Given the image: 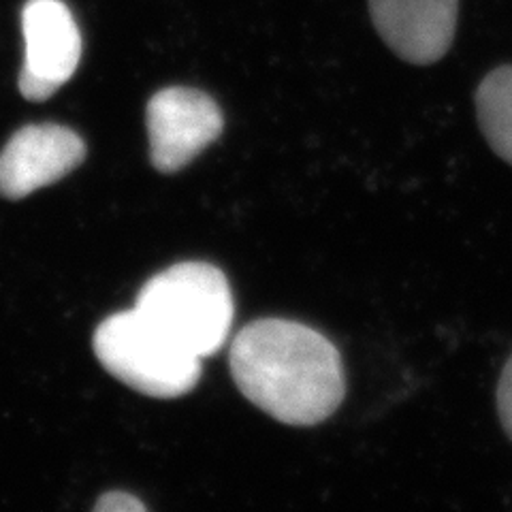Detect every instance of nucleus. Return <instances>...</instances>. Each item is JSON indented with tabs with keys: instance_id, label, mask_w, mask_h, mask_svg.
<instances>
[{
	"instance_id": "3",
	"label": "nucleus",
	"mask_w": 512,
	"mask_h": 512,
	"mask_svg": "<svg viewBox=\"0 0 512 512\" xmlns=\"http://www.w3.org/2000/svg\"><path fill=\"white\" fill-rule=\"evenodd\" d=\"M92 346L111 376L148 397H182L201 378L203 359L171 342L135 308L105 318Z\"/></svg>"
},
{
	"instance_id": "1",
	"label": "nucleus",
	"mask_w": 512,
	"mask_h": 512,
	"mask_svg": "<svg viewBox=\"0 0 512 512\" xmlns=\"http://www.w3.org/2000/svg\"><path fill=\"white\" fill-rule=\"evenodd\" d=\"M229 363L244 397L286 425L323 423L346 393L338 348L295 320L261 318L246 325L231 344Z\"/></svg>"
},
{
	"instance_id": "7",
	"label": "nucleus",
	"mask_w": 512,
	"mask_h": 512,
	"mask_svg": "<svg viewBox=\"0 0 512 512\" xmlns=\"http://www.w3.org/2000/svg\"><path fill=\"white\" fill-rule=\"evenodd\" d=\"M382 41L406 62L434 64L451 50L459 0H370Z\"/></svg>"
},
{
	"instance_id": "8",
	"label": "nucleus",
	"mask_w": 512,
	"mask_h": 512,
	"mask_svg": "<svg viewBox=\"0 0 512 512\" xmlns=\"http://www.w3.org/2000/svg\"><path fill=\"white\" fill-rule=\"evenodd\" d=\"M476 114L491 150L512 165V67L495 69L480 82Z\"/></svg>"
},
{
	"instance_id": "5",
	"label": "nucleus",
	"mask_w": 512,
	"mask_h": 512,
	"mask_svg": "<svg viewBox=\"0 0 512 512\" xmlns=\"http://www.w3.org/2000/svg\"><path fill=\"white\" fill-rule=\"evenodd\" d=\"M150 160L160 173H175L214 143L224 118L210 94L173 86L156 92L146 111Z\"/></svg>"
},
{
	"instance_id": "6",
	"label": "nucleus",
	"mask_w": 512,
	"mask_h": 512,
	"mask_svg": "<svg viewBox=\"0 0 512 512\" xmlns=\"http://www.w3.org/2000/svg\"><path fill=\"white\" fill-rule=\"evenodd\" d=\"M86 143L60 124H30L0 152V197L24 199L84 163Z\"/></svg>"
},
{
	"instance_id": "10",
	"label": "nucleus",
	"mask_w": 512,
	"mask_h": 512,
	"mask_svg": "<svg viewBox=\"0 0 512 512\" xmlns=\"http://www.w3.org/2000/svg\"><path fill=\"white\" fill-rule=\"evenodd\" d=\"M94 510L96 512H128V510L143 512L146 506H143V502H139L131 493L114 491V493H105L103 498L94 504Z\"/></svg>"
},
{
	"instance_id": "9",
	"label": "nucleus",
	"mask_w": 512,
	"mask_h": 512,
	"mask_svg": "<svg viewBox=\"0 0 512 512\" xmlns=\"http://www.w3.org/2000/svg\"><path fill=\"white\" fill-rule=\"evenodd\" d=\"M498 412L504 431L512 440V355L504 367L500 384H498Z\"/></svg>"
},
{
	"instance_id": "4",
	"label": "nucleus",
	"mask_w": 512,
	"mask_h": 512,
	"mask_svg": "<svg viewBox=\"0 0 512 512\" xmlns=\"http://www.w3.org/2000/svg\"><path fill=\"white\" fill-rule=\"evenodd\" d=\"M26 43L20 92L28 101H45L75 75L82 60V32L62 0H28L22 11Z\"/></svg>"
},
{
	"instance_id": "2",
	"label": "nucleus",
	"mask_w": 512,
	"mask_h": 512,
	"mask_svg": "<svg viewBox=\"0 0 512 512\" xmlns=\"http://www.w3.org/2000/svg\"><path fill=\"white\" fill-rule=\"evenodd\" d=\"M135 310L171 342L205 359L227 342L235 303L229 280L218 267L188 261L143 284Z\"/></svg>"
}]
</instances>
